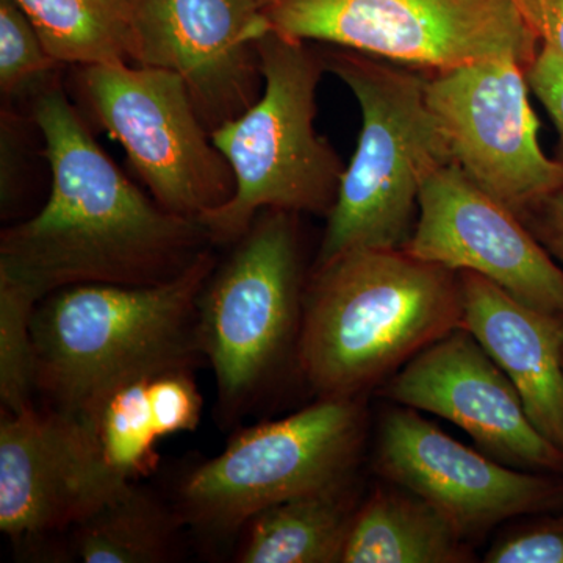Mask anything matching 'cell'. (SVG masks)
<instances>
[{"mask_svg":"<svg viewBox=\"0 0 563 563\" xmlns=\"http://www.w3.org/2000/svg\"><path fill=\"white\" fill-rule=\"evenodd\" d=\"M374 468L435 507L468 542L504 521L563 509L561 474L495 461L398 404L377 426Z\"/></svg>","mask_w":563,"mask_h":563,"instance_id":"cell-11","label":"cell"},{"mask_svg":"<svg viewBox=\"0 0 563 563\" xmlns=\"http://www.w3.org/2000/svg\"><path fill=\"white\" fill-rule=\"evenodd\" d=\"M463 328L520 393L526 412L563 453V314L518 301L492 280L459 272Z\"/></svg>","mask_w":563,"mask_h":563,"instance_id":"cell-16","label":"cell"},{"mask_svg":"<svg viewBox=\"0 0 563 563\" xmlns=\"http://www.w3.org/2000/svg\"><path fill=\"white\" fill-rule=\"evenodd\" d=\"M176 506L133 483L121 485L70 528L85 563H165L179 554L184 528Z\"/></svg>","mask_w":563,"mask_h":563,"instance_id":"cell-19","label":"cell"},{"mask_svg":"<svg viewBox=\"0 0 563 563\" xmlns=\"http://www.w3.org/2000/svg\"><path fill=\"white\" fill-rule=\"evenodd\" d=\"M412 239L404 247L421 261L473 272L518 301L563 314V268L523 220L474 184L457 165L422 185Z\"/></svg>","mask_w":563,"mask_h":563,"instance_id":"cell-13","label":"cell"},{"mask_svg":"<svg viewBox=\"0 0 563 563\" xmlns=\"http://www.w3.org/2000/svg\"><path fill=\"white\" fill-rule=\"evenodd\" d=\"M40 299L16 282L0 277V399L2 410L21 413L35 391L33 314Z\"/></svg>","mask_w":563,"mask_h":563,"instance_id":"cell-22","label":"cell"},{"mask_svg":"<svg viewBox=\"0 0 563 563\" xmlns=\"http://www.w3.org/2000/svg\"><path fill=\"white\" fill-rule=\"evenodd\" d=\"M361 503L354 477L269 506L242 529V563H342Z\"/></svg>","mask_w":563,"mask_h":563,"instance_id":"cell-17","label":"cell"},{"mask_svg":"<svg viewBox=\"0 0 563 563\" xmlns=\"http://www.w3.org/2000/svg\"><path fill=\"white\" fill-rule=\"evenodd\" d=\"M459 328L457 272L406 250H354L314 265L296 363L320 398H362Z\"/></svg>","mask_w":563,"mask_h":563,"instance_id":"cell-2","label":"cell"},{"mask_svg":"<svg viewBox=\"0 0 563 563\" xmlns=\"http://www.w3.org/2000/svg\"><path fill=\"white\" fill-rule=\"evenodd\" d=\"M51 196L0 235V277L36 298L74 285L147 287L179 277L214 246L202 222L163 209L101 150L55 79L33 98Z\"/></svg>","mask_w":563,"mask_h":563,"instance_id":"cell-1","label":"cell"},{"mask_svg":"<svg viewBox=\"0 0 563 563\" xmlns=\"http://www.w3.org/2000/svg\"><path fill=\"white\" fill-rule=\"evenodd\" d=\"M296 217L261 211L199 298V346L228 417L243 413L296 354L306 292Z\"/></svg>","mask_w":563,"mask_h":563,"instance_id":"cell-6","label":"cell"},{"mask_svg":"<svg viewBox=\"0 0 563 563\" xmlns=\"http://www.w3.org/2000/svg\"><path fill=\"white\" fill-rule=\"evenodd\" d=\"M62 66L132 65L136 0H16Z\"/></svg>","mask_w":563,"mask_h":563,"instance_id":"cell-20","label":"cell"},{"mask_svg":"<svg viewBox=\"0 0 563 563\" xmlns=\"http://www.w3.org/2000/svg\"><path fill=\"white\" fill-rule=\"evenodd\" d=\"M487 563H563V512L507 529L485 554Z\"/></svg>","mask_w":563,"mask_h":563,"instance_id":"cell-25","label":"cell"},{"mask_svg":"<svg viewBox=\"0 0 563 563\" xmlns=\"http://www.w3.org/2000/svg\"><path fill=\"white\" fill-rule=\"evenodd\" d=\"M380 395L454 422L495 461L563 476L562 451L533 426L520 393L465 328L418 352Z\"/></svg>","mask_w":563,"mask_h":563,"instance_id":"cell-14","label":"cell"},{"mask_svg":"<svg viewBox=\"0 0 563 563\" xmlns=\"http://www.w3.org/2000/svg\"><path fill=\"white\" fill-rule=\"evenodd\" d=\"M192 369H165L147 377V399L161 439L195 431L201 421L202 398Z\"/></svg>","mask_w":563,"mask_h":563,"instance_id":"cell-24","label":"cell"},{"mask_svg":"<svg viewBox=\"0 0 563 563\" xmlns=\"http://www.w3.org/2000/svg\"><path fill=\"white\" fill-rule=\"evenodd\" d=\"M470 544L435 507L393 485L361 503L342 563H466Z\"/></svg>","mask_w":563,"mask_h":563,"instance_id":"cell-18","label":"cell"},{"mask_svg":"<svg viewBox=\"0 0 563 563\" xmlns=\"http://www.w3.org/2000/svg\"><path fill=\"white\" fill-rule=\"evenodd\" d=\"M261 0H136L132 65L177 74L210 133L261 98Z\"/></svg>","mask_w":563,"mask_h":563,"instance_id":"cell-12","label":"cell"},{"mask_svg":"<svg viewBox=\"0 0 563 563\" xmlns=\"http://www.w3.org/2000/svg\"><path fill=\"white\" fill-rule=\"evenodd\" d=\"M526 77L529 88L553 121L563 162V58L553 47L542 44L526 69Z\"/></svg>","mask_w":563,"mask_h":563,"instance_id":"cell-26","label":"cell"},{"mask_svg":"<svg viewBox=\"0 0 563 563\" xmlns=\"http://www.w3.org/2000/svg\"><path fill=\"white\" fill-rule=\"evenodd\" d=\"M60 63L52 58L38 32L16 0H0V91L5 98H35L57 79Z\"/></svg>","mask_w":563,"mask_h":563,"instance_id":"cell-23","label":"cell"},{"mask_svg":"<svg viewBox=\"0 0 563 563\" xmlns=\"http://www.w3.org/2000/svg\"><path fill=\"white\" fill-rule=\"evenodd\" d=\"M518 9L525 14L526 20L532 25L537 35H542V0H515ZM542 40V36H540Z\"/></svg>","mask_w":563,"mask_h":563,"instance_id":"cell-29","label":"cell"},{"mask_svg":"<svg viewBox=\"0 0 563 563\" xmlns=\"http://www.w3.org/2000/svg\"><path fill=\"white\" fill-rule=\"evenodd\" d=\"M365 426L362 398H320L252 426L181 479L174 506L196 532L231 537L274 504L354 477Z\"/></svg>","mask_w":563,"mask_h":563,"instance_id":"cell-7","label":"cell"},{"mask_svg":"<svg viewBox=\"0 0 563 563\" xmlns=\"http://www.w3.org/2000/svg\"><path fill=\"white\" fill-rule=\"evenodd\" d=\"M74 77L92 120L124 147L163 209L199 221L231 201V165L211 141L177 74L151 66L98 65L74 68Z\"/></svg>","mask_w":563,"mask_h":563,"instance_id":"cell-9","label":"cell"},{"mask_svg":"<svg viewBox=\"0 0 563 563\" xmlns=\"http://www.w3.org/2000/svg\"><path fill=\"white\" fill-rule=\"evenodd\" d=\"M272 32L443 73L514 57L528 69L542 40L515 0H261Z\"/></svg>","mask_w":563,"mask_h":563,"instance_id":"cell-8","label":"cell"},{"mask_svg":"<svg viewBox=\"0 0 563 563\" xmlns=\"http://www.w3.org/2000/svg\"><path fill=\"white\" fill-rule=\"evenodd\" d=\"M81 422L57 410H2L0 529L32 539L79 523L121 485Z\"/></svg>","mask_w":563,"mask_h":563,"instance_id":"cell-15","label":"cell"},{"mask_svg":"<svg viewBox=\"0 0 563 563\" xmlns=\"http://www.w3.org/2000/svg\"><path fill=\"white\" fill-rule=\"evenodd\" d=\"M529 91L526 66L514 57L426 74V99L454 165L520 218L563 190V162L540 146Z\"/></svg>","mask_w":563,"mask_h":563,"instance_id":"cell-10","label":"cell"},{"mask_svg":"<svg viewBox=\"0 0 563 563\" xmlns=\"http://www.w3.org/2000/svg\"><path fill=\"white\" fill-rule=\"evenodd\" d=\"M147 377L113 388L74 417L84 426L103 466L121 483H133L157 466L162 439L147 399Z\"/></svg>","mask_w":563,"mask_h":563,"instance_id":"cell-21","label":"cell"},{"mask_svg":"<svg viewBox=\"0 0 563 563\" xmlns=\"http://www.w3.org/2000/svg\"><path fill=\"white\" fill-rule=\"evenodd\" d=\"M257 49L261 98L211 132L235 177L231 201L199 220L213 244L239 242L263 210L328 217L346 169L314 131L322 51L272 31Z\"/></svg>","mask_w":563,"mask_h":563,"instance_id":"cell-5","label":"cell"},{"mask_svg":"<svg viewBox=\"0 0 563 563\" xmlns=\"http://www.w3.org/2000/svg\"><path fill=\"white\" fill-rule=\"evenodd\" d=\"M322 57L357 99L362 131L325 217L314 265L354 250H404L417 224L422 185L453 163L426 99V73L342 47Z\"/></svg>","mask_w":563,"mask_h":563,"instance_id":"cell-4","label":"cell"},{"mask_svg":"<svg viewBox=\"0 0 563 563\" xmlns=\"http://www.w3.org/2000/svg\"><path fill=\"white\" fill-rule=\"evenodd\" d=\"M542 44L563 58V0H542Z\"/></svg>","mask_w":563,"mask_h":563,"instance_id":"cell-28","label":"cell"},{"mask_svg":"<svg viewBox=\"0 0 563 563\" xmlns=\"http://www.w3.org/2000/svg\"><path fill=\"white\" fill-rule=\"evenodd\" d=\"M521 220L563 268V190L526 211Z\"/></svg>","mask_w":563,"mask_h":563,"instance_id":"cell-27","label":"cell"},{"mask_svg":"<svg viewBox=\"0 0 563 563\" xmlns=\"http://www.w3.org/2000/svg\"><path fill=\"white\" fill-rule=\"evenodd\" d=\"M214 266L209 250L165 284L74 285L41 299L32 324L35 390L49 409L79 417L122 384L195 368L203 358L199 298Z\"/></svg>","mask_w":563,"mask_h":563,"instance_id":"cell-3","label":"cell"}]
</instances>
